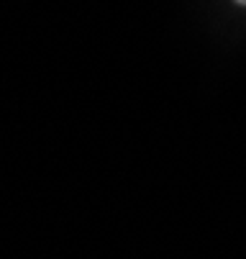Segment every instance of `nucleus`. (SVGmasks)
<instances>
[{"mask_svg": "<svg viewBox=\"0 0 246 259\" xmlns=\"http://www.w3.org/2000/svg\"><path fill=\"white\" fill-rule=\"evenodd\" d=\"M233 6H238V8H246V0H231Z\"/></svg>", "mask_w": 246, "mask_h": 259, "instance_id": "1", "label": "nucleus"}]
</instances>
